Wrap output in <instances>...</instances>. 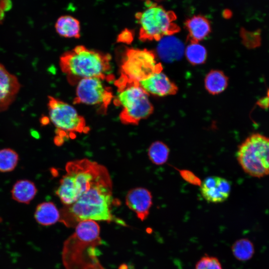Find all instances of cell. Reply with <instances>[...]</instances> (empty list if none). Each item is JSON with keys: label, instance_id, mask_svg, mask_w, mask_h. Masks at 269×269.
Instances as JSON below:
<instances>
[{"label": "cell", "instance_id": "1", "mask_svg": "<svg viewBox=\"0 0 269 269\" xmlns=\"http://www.w3.org/2000/svg\"><path fill=\"white\" fill-rule=\"evenodd\" d=\"M113 202L111 179L98 183L83 193L73 204L60 211L59 221L67 227H75L83 221L93 220L127 224L112 213Z\"/></svg>", "mask_w": 269, "mask_h": 269}, {"label": "cell", "instance_id": "2", "mask_svg": "<svg viewBox=\"0 0 269 269\" xmlns=\"http://www.w3.org/2000/svg\"><path fill=\"white\" fill-rule=\"evenodd\" d=\"M100 228L95 221L79 222L74 233L65 242L62 260L66 269H105L97 256Z\"/></svg>", "mask_w": 269, "mask_h": 269}, {"label": "cell", "instance_id": "3", "mask_svg": "<svg viewBox=\"0 0 269 269\" xmlns=\"http://www.w3.org/2000/svg\"><path fill=\"white\" fill-rule=\"evenodd\" d=\"M111 56L109 54L78 45L60 57V66L71 84L80 80L97 77L112 80Z\"/></svg>", "mask_w": 269, "mask_h": 269}, {"label": "cell", "instance_id": "4", "mask_svg": "<svg viewBox=\"0 0 269 269\" xmlns=\"http://www.w3.org/2000/svg\"><path fill=\"white\" fill-rule=\"evenodd\" d=\"M55 193L65 206L75 203L95 184L111 179L103 165L82 159L68 162Z\"/></svg>", "mask_w": 269, "mask_h": 269}, {"label": "cell", "instance_id": "5", "mask_svg": "<svg viewBox=\"0 0 269 269\" xmlns=\"http://www.w3.org/2000/svg\"><path fill=\"white\" fill-rule=\"evenodd\" d=\"M117 94L114 102L122 108L120 119L125 125H137L139 122L152 114L153 107L149 94L139 82L132 81L121 74L115 82Z\"/></svg>", "mask_w": 269, "mask_h": 269}, {"label": "cell", "instance_id": "6", "mask_svg": "<svg viewBox=\"0 0 269 269\" xmlns=\"http://www.w3.org/2000/svg\"><path fill=\"white\" fill-rule=\"evenodd\" d=\"M135 17L139 26V39L142 41H159L180 31L175 22V13L155 2H148L145 9L135 13Z\"/></svg>", "mask_w": 269, "mask_h": 269}, {"label": "cell", "instance_id": "7", "mask_svg": "<svg viewBox=\"0 0 269 269\" xmlns=\"http://www.w3.org/2000/svg\"><path fill=\"white\" fill-rule=\"evenodd\" d=\"M237 160L244 171L251 176L269 175V138L259 134L248 136L239 146Z\"/></svg>", "mask_w": 269, "mask_h": 269}, {"label": "cell", "instance_id": "8", "mask_svg": "<svg viewBox=\"0 0 269 269\" xmlns=\"http://www.w3.org/2000/svg\"><path fill=\"white\" fill-rule=\"evenodd\" d=\"M48 108L49 119L56 128L57 135L54 139L55 144L63 142V137L75 133H87L84 118L79 115L71 105L52 96L48 97Z\"/></svg>", "mask_w": 269, "mask_h": 269}, {"label": "cell", "instance_id": "9", "mask_svg": "<svg viewBox=\"0 0 269 269\" xmlns=\"http://www.w3.org/2000/svg\"><path fill=\"white\" fill-rule=\"evenodd\" d=\"M154 52L146 49H128L123 58L122 74L128 79L139 82L152 74L162 71Z\"/></svg>", "mask_w": 269, "mask_h": 269}, {"label": "cell", "instance_id": "10", "mask_svg": "<svg viewBox=\"0 0 269 269\" xmlns=\"http://www.w3.org/2000/svg\"><path fill=\"white\" fill-rule=\"evenodd\" d=\"M103 81L97 77L80 80L77 83L73 103L96 106L100 113L106 114L113 95L111 90L104 85Z\"/></svg>", "mask_w": 269, "mask_h": 269}, {"label": "cell", "instance_id": "11", "mask_svg": "<svg viewBox=\"0 0 269 269\" xmlns=\"http://www.w3.org/2000/svg\"><path fill=\"white\" fill-rule=\"evenodd\" d=\"M231 190V184L227 179L211 176L204 179L201 184L200 191L208 202L217 203L227 200Z\"/></svg>", "mask_w": 269, "mask_h": 269}, {"label": "cell", "instance_id": "12", "mask_svg": "<svg viewBox=\"0 0 269 269\" xmlns=\"http://www.w3.org/2000/svg\"><path fill=\"white\" fill-rule=\"evenodd\" d=\"M126 203L135 213L137 217L143 221L149 214L152 205V196L150 192L146 188H134L128 192Z\"/></svg>", "mask_w": 269, "mask_h": 269}, {"label": "cell", "instance_id": "13", "mask_svg": "<svg viewBox=\"0 0 269 269\" xmlns=\"http://www.w3.org/2000/svg\"><path fill=\"white\" fill-rule=\"evenodd\" d=\"M139 83L148 94L158 97L175 95L178 89L176 84L162 71L152 74Z\"/></svg>", "mask_w": 269, "mask_h": 269}, {"label": "cell", "instance_id": "14", "mask_svg": "<svg viewBox=\"0 0 269 269\" xmlns=\"http://www.w3.org/2000/svg\"><path fill=\"white\" fill-rule=\"evenodd\" d=\"M20 88L17 77L0 63V112L8 108L15 100Z\"/></svg>", "mask_w": 269, "mask_h": 269}, {"label": "cell", "instance_id": "15", "mask_svg": "<svg viewBox=\"0 0 269 269\" xmlns=\"http://www.w3.org/2000/svg\"><path fill=\"white\" fill-rule=\"evenodd\" d=\"M184 50L183 43L173 35L161 38L157 47L159 57L166 62L179 60L182 57Z\"/></svg>", "mask_w": 269, "mask_h": 269}, {"label": "cell", "instance_id": "16", "mask_svg": "<svg viewBox=\"0 0 269 269\" xmlns=\"http://www.w3.org/2000/svg\"><path fill=\"white\" fill-rule=\"evenodd\" d=\"M185 27L190 42H199L206 38L211 31L209 20L202 15H195L188 18L185 22Z\"/></svg>", "mask_w": 269, "mask_h": 269}, {"label": "cell", "instance_id": "17", "mask_svg": "<svg viewBox=\"0 0 269 269\" xmlns=\"http://www.w3.org/2000/svg\"><path fill=\"white\" fill-rule=\"evenodd\" d=\"M37 189L32 181L27 179L17 181L11 190L12 198L21 203L29 204L35 197Z\"/></svg>", "mask_w": 269, "mask_h": 269}, {"label": "cell", "instance_id": "18", "mask_svg": "<svg viewBox=\"0 0 269 269\" xmlns=\"http://www.w3.org/2000/svg\"><path fill=\"white\" fill-rule=\"evenodd\" d=\"M34 218L41 225L50 226L59 221L60 213L53 203L44 202L37 206Z\"/></svg>", "mask_w": 269, "mask_h": 269}, {"label": "cell", "instance_id": "19", "mask_svg": "<svg viewBox=\"0 0 269 269\" xmlns=\"http://www.w3.org/2000/svg\"><path fill=\"white\" fill-rule=\"evenodd\" d=\"M55 27L57 33L62 37L78 38L80 36V22L71 15H63L59 17Z\"/></svg>", "mask_w": 269, "mask_h": 269}, {"label": "cell", "instance_id": "20", "mask_svg": "<svg viewBox=\"0 0 269 269\" xmlns=\"http://www.w3.org/2000/svg\"><path fill=\"white\" fill-rule=\"evenodd\" d=\"M228 85V78L220 70H212L205 77V88L212 95L221 93L227 88Z\"/></svg>", "mask_w": 269, "mask_h": 269}, {"label": "cell", "instance_id": "21", "mask_svg": "<svg viewBox=\"0 0 269 269\" xmlns=\"http://www.w3.org/2000/svg\"><path fill=\"white\" fill-rule=\"evenodd\" d=\"M169 152V148L164 142L155 141L149 146L147 155L151 162L156 165H161L167 161Z\"/></svg>", "mask_w": 269, "mask_h": 269}, {"label": "cell", "instance_id": "22", "mask_svg": "<svg viewBox=\"0 0 269 269\" xmlns=\"http://www.w3.org/2000/svg\"><path fill=\"white\" fill-rule=\"evenodd\" d=\"M231 249L235 258L240 261L249 260L255 253L253 244L246 238H242L235 241Z\"/></svg>", "mask_w": 269, "mask_h": 269}, {"label": "cell", "instance_id": "23", "mask_svg": "<svg viewBox=\"0 0 269 269\" xmlns=\"http://www.w3.org/2000/svg\"><path fill=\"white\" fill-rule=\"evenodd\" d=\"M187 61L193 65L203 64L206 60V49L199 42H191L184 50Z\"/></svg>", "mask_w": 269, "mask_h": 269}, {"label": "cell", "instance_id": "24", "mask_svg": "<svg viewBox=\"0 0 269 269\" xmlns=\"http://www.w3.org/2000/svg\"><path fill=\"white\" fill-rule=\"evenodd\" d=\"M19 161L18 153L13 149L5 148L0 149V172L13 171Z\"/></svg>", "mask_w": 269, "mask_h": 269}, {"label": "cell", "instance_id": "25", "mask_svg": "<svg viewBox=\"0 0 269 269\" xmlns=\"http://www.w3.org/2000/svg\"><path fill=\"white\" fill-rule=\"evenodd\" d=\"M240 36L244 46L249 49H254L261 44V30L250 31L244 28L240 30Z\"/></svg>", "mask_w": 269, "mask_h": 269}, {"label": "cell", "instance_id": "26", "mask_svg": "<svg viewBox=\"0 0 269 269\" xmlns=\"http://www.w3.org/2000/svg\"><path fill=\"white\" fill-rule=\"evenodd\" d=\"M195 269H223V268L217 258L205 255L196 263Z\"/></svg>", "mask_w": 269, "mask_h": 269}, {"label": "cell", "instance_id": "27", "mask_svg": "<svg viewBox=\"0 0 269 269\" xmlns=\"http://www.w3.org/2000/svg\"><path fill=\"white\" fill-rule=\"evenodd\" d=\"M180 174L187 182L194 185H201V181L193 173L186 170L180 171Z\"/></svg>", "mask_w": 269, "mask_h": 269}, {"label": "cell", "instance_id": "28", "mask_svg": "<svg viewBox=\"0 0 269 269\" xmlns=\"http://www.w3.org/2000/svg\"><path fill=\"white\" fill-rule=\"evenodd\" d=\"M134 39V33L132 30L126 29L118 35V41L127 43H130Z\"/></svg>", "mask_w": 269, "mask_h": 269}, {"label": "cell", "instance_id": "29", "mask_svg": "<svg viewBox=\"0 0 269 269\" xmlns=\"http://www.w3.org/2000/svg\"><path fill=\"white\" fill-rule=\"evenodd\" d=\"M257 104L263 109L269 108V98L267 96L261 98L257 101Z\"/></svg>", "mask_w": 269, "mask_h": 269}, {"label": "cell", "instance_id": "30", "mask_svg": "<svg viewBox=\"0 0 269 269\" xmlns=\"http://www.w3.org/2000/svg\"><path fill=\"white\" fill-rule=\"evenodd\" d=\"M267 97H268L269 98V89H268V91H267Z\"/></svg>", "mask_w": 269, "mask_h": 269}, {"label": "cell", "instance_id": "31", "mask_svg": "<svg viewBox=\"0 0 269 269\" xmlns=\"http://www.w3.org/2000/svg\"><path fill=\"white\" fill-rule=\"evenodd\" d=\"M2 218L0 217V223L2 222Z\"/></svg>", "mask_w": 269, "mask_h": 269}, {"label": "cell", "instance_id": "32", "mask_svg": "<svg viewBox=\"0 0 269 269\" xmlns=\"http://www.w3.org/2000/svg\"></svg>", "mask_w": 269, "mask_h": 269}]
</instances>
